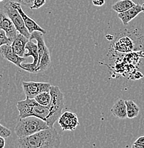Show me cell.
Instances as JSON below:
<instances>
[{
    "label": "cell",
    "mask_w": 144,
    "mask_h": 148,
    "mask_svg": "<svg viewBox=\"0 0 144 148\" xmlns=\"http://www.w3.org/2000/svg\"><path fill=\"white\" fill-rule=\"evenodd\" d=\"M17 107L19 113V118L34 116L46 122L50 113L47 107L40 105L34 98H29L27 97L24 101H18Z\"/></svg>",
    "instance_id": "cell-3"
},
{
    "label": "cell",
    "mask_w": 144,
    "mask_h": 148,
    "mask_svg": "<svg viewBox=\"0 0 144 148\" xmlns=\"http://www.w3.org/2000/svg\"><path fill=\"white\" fill-rule=\"evenodd\" d=\"M141 12H142L141 5L139 4H136V5L131 7V9L118 14V17L121 20L123 25L127 26L130 21L135 18Z\"/></svg>",
    "instance_id": "cell-14"
},
{
    "label": "cell",
    "mask_w": 144,
    "mask_h": 148,
    "mask_svg": "<svg viewBox=\"0 0 144 148\" xmlns=\"http://www.w3.org/2000/svg\"><path fill=\"white\" fill-rule=\"evenodd\" d=\"M21 85L26 97L29 98H34L42 92L50 91L52 86L49 83L34 81H22Z\"/></svg>",
    "instance_id": "cell-6"
},
{
    "label": "cell",
    "mask_w": 144,
    "mask_h": 148,
    "mask_svg": "<svg viewBox=\"0 0 144 148\" xmlns=\"http://www.w3.org/2000/svg\"><path fill=\"white\" fill-rule=\"evenodd\" d=\"M125 103H126V106L127 118L129 119H133V118L137 117L140 112V108L137 106V104L131 100L125 101Z\"/></svg>",
    "instance_id": "cell-18"
},
{
    "label": "cell",
    "mask_w": 144,
    "mask_h": 148,
    "mask_svg": "<svg viewBox=\"0 0 144 148\" xmlns=\"http://www.w3.org/2000/svg\"><path fill=\"white\" fill-rule=\"evenodd\" d=\"M4 1V0H0V2H1V1Z\"/></svg>",
    "instance_id": "cell-28"
},
{
    "label": "cell",
    "mask_w": 144,
    "mask_h": 148,
    "mask_svg": "<svg viewBox=\"0 0 144 148\" xmlns=\"http://www.w3.org/2000/svg\"><path fill=\"white\" fill-rule=\"evenodd\" d=\"M61 138L54 127L40 130L30 136L18 138L17 147L19 148H59Z\"/></svg>",
    "instance_id": "cell-1"
},
{
    "label": "cell",
    "mask_w": 144,
    "mask_h": 148,
    "mask_svg": "<svg viewBox=\"0 0 144 148\" xmlns=\"http://www.w3.org/2000/svg\"><path fill=\"white\" fill-rule=\"evenodd\" d=\"M26 50L28 51V53H24V57L27 58L28 56H32L34 58L33 63L32 64H24L23 63V70H25L29 73H33L34 71V69H36V66L39 61V53H38V46L37 44L34 43L32 40H29L26 44Z\"/></svg>",
    "instance_id": "cell-8"
},
{
    "label": "cell",
    "mask_w": 144,
    "mask_h": 148,
    "mask_svg": "<svg viewBox=\"0 0 144 148\" xmlns=\"http://www.w3.org/2000/svg\"><path fill=\"white\" fill-rule=\"evenodd\" d=\"M92 4L96 7H101L105 4V0H91Z\"/></svg>",
    "instance_id": "cell-25"
},
{
    "label": "cell",
    "mask_w": 144,
    "mask_h": 148,
    "mask_svg": "<svg viewBox=\"0 0 144 148\" xmlns=\"http://www.w3.org/2000/svg\"><path fill=\"white\" fill-rule=\"evenodd\" d=\"M50 93L52 95L50 105L48 107L50 113L46 120L49 127H53L54 125L59 119L64 108V97L59 87L56 86H51Z\"/></svg>",
    "instance_id": "cell-4"
},
{
    "label": "cell",
    "mask_w": 144,
    "mask_h": 148,
    "mask_svg": "<svg viewBox=\"0 0 144 148\" xmlns=\"http://www.w3.org/2000/svg\"><path fill=\"white\" fill-rule=\"evenodd\" d=\"M29 41V38L18 32L17 35L11 44L14 52L19 56L24 57L26 51V44Z\"/></svg>",
    "instance_id": "cell-13"
},
{
    "label": "cell",
    "mask_w": 144,
    "mask_h": 148,
    "mask_svg": "<svg viewBox=\"0 0 144 148\" xmlns=\"http://www.w3.org/2000/svg\"><path fill=\"white\" fill-rule=\"evenodd\" d=\"M5 147V139L4 137L0 136V148H4Z\"/></svg>",
    "instance_id": "cell-26"
},
{
    "label": "cell",
    "mask_w": 144,
    "mask_h": 148,
    "mask_svg": "<svg viewBox=\"0 0 144 148\" xmlns=\"http://www.w3.org/2000/svg\"><path fill=\"white\" fill-rule=\"evenodd\" d=\"M11 130L7 128V127H4V125L0 123V136L4 137V138H8L11 135Z\"/></svg>",
    "instance_id": "cell-21"
},
{
    "label": "cell",
    "mask_w": 144,
    "mask_h": 148,
    "mask_svg": "<svg viewBox=\"0 0 144 148\" xmlns=\"http://www.w3.org/2000/svg\"><path fill=\"white\" fill-rule=\"evenodd\" d=\"M0 55L7 60L9 62L12 63L20 69H23L22 64L25 61V57H21L14 52L12 46L9 44H4L0 47Z\"/></svg>",
    "instance_id": "cell-9"
},
{
    "label": "cell",
    "mask_w": 144,
    "mask_h": 148,
    "mask_svg": "<svg viewBox=\"0 0 144 148\" xmlns=\"http://www.w3.org/2000/svg\"><path fill=\"white\" fill-rule=\"evenodd\" d=\"M113 49L117 52L126 53L134 50L135 42L131 36L127 35H121L113 43Z\"/></svg>",
    "instance_id": "cell-11"
},
{
    "label": "cell",
    "mask_w": 144,
    "mask_h": 148,
    "mask_svg": "<svg viewBox=\"0 0 144 148\" xmlns=\"http://www.w3.org/2000/svg\"><path fill=\"white\" fill-rule=\"evenodd\" d=\"M34 99L40 105L48 108L50 105L52 95H51L50 91H44L37 95L34 98Z\"/></svg>",
    "instance_id": "cell-19"
},
{
    "label": "cell",
    "mask_w": 144,
    "mask_h": 148,
    "mask_svg": "<svg viewBox=\"0 0 144 148\" xmlns=\"http://www.w3.org/2000/svg\"><path fill=\"white\" fill-rule=\"evenodd\" d=\"M3 10L5 12L6 14L10 18V19L12 20L19 33L21 34L24 35V36H26L29 39L31 34L29 33V31L26 28L24 20L21 17V14H20L17 9L12 5L11 1H8V2L4 4Z\"/></svg>",
    "instance_id": "cell-5"
},
{
    "label": "cell",
    "mask_w": 144,
    "mask_h": 148,
    "mask_svg": "<svg viewBox=\"0 0 144 148\" xmlns=\"http://www.w3.org/2000/svg\"><path fill=\"white\" fill-rule=\"evenodd\" d=\"M133 148H144V135L139 137L132 145Z\"/></svg>",
    "instance_id": "cell-22"
},
{
    "label": "cell",
    "mask_w": 144,
    "mask_h": 148,
    "mask_svg": "<svg viewBox=\"0 0 144 148\" xmlns=\"http://www.w3.org/2000/svg\"><path fill=\"white\" fill-rule=\"evenodd\" d=\"M0 29L4 31L11 41H13L18 34V31L14 25L10 18L5 12H0Z\"/></svg>",
    "instance_id": "cell-12"
},
{
    "label": "cell",
    "mask_w": 144,
    "mask_h": 148,
    "mask_svg": "<svg viewBox=\"0 0 144 148\" xmlns=\"http://www.w3.org/2000/svg\"><path fill=\"white\" fill-rule=\"evenodd\" d=\"M141 11H142V12H143L144 13V3L141 5Z\"/></svg>",
    "instance_id": "cell-27"
},
{
    "label": "cell",
    "mask_w": 144,
    "mask_h": 148,
    "mask_svg": "<svg viewBox=\"0 0 144 148\" xmlns=\"http://www.w3.org/2000/svg\"><path fill=\"white\" fill-rule=\"evenodd\" d=\"M12 1H16V2L21 4V5L27 6L29 7H32L34 3V0H12Z\"/></svg>",
    "instance_id": "cell-24"
},
{
    "label": "cell",
    "mask_w": 144,
    "mask_h": 148,
    "mask_svg": "<svg viewBox=\"0 0 144 148\" xmlns=\"http://www.w3.org/2000/svg\"><path fill=\"white\" fill-rule=\"evenodd\" d=\"M58 123L63 131H74L79 125L76 114L70 111L61 113L58 119Z\"/></svg>",
    "instance_id": "cell-7"
},
{
    "label": "cell",
    "mask_w": 144,
    "mask_h": 148,
    "mask_svg": "<svg viewBox=\"0 0 144 148\" xmlns=\"http://www.w3.org/2000/svg\"><path fill=\"white\" fill-rule=\"evenodd\" d=\"M12 2V4L15 7L19 12V14H21V17H22L23 20H24V24H25V27L27 29V30L29 31V32L30 34H32V32H35V31H38V32H41L42 34H45L46 33V32L44 30L43 28H41L39 25L38 24L34 21V20L32 19V18L29 17V16L25 13V12L23 11L22 8H21V4L19 3L16 2V1H11Z\"/></svg>",
    "instance_id": "cell-10"
},
{
    "label": "cell",
    "mask_w": 144,
    "mask_h": 148,
    "mask_svg": "<svg viewBox=\"0 0 144 148\" xmlns=\"http://www.w3.org/2000/svg\"><path fill=\"white\" fill-rule=\"evenodd\" d=\"M46 3V0H34V3L32 7H30L32 9H36L41 8L44 6Z\"/></svg>",
    "instance_id": "cell-23"
},
{
    "label": "cell",
    "mask_w": 144,
    "mask_h": 148,
    "mask_svg": "<svg viewBox=\"0 0 144 148\" xmlns=\"http://www.w3.org/2000/svg\"><path fill=\"white\" fill-rule=\"evenodd\" d=\"M113 115L120 119H125L127 118L126 106L125 101L123 99H119L114 103L111 109Z\"/></svg>",
    "instance_id": "cell-15"
},
{
    "label": "cell",
    "mask_w": 144,
    "mask_h": 148,
    "mask_svg": "<svg viewBox=\"0 0 144 148\" xmlns=\"http://www.w3.org/2000/svg\"><path fill=\"white\" fill-rule=\"evenodd\" d=\"M136 4L132 0H120L113 4L112 9L119 14L131 9Z\"/></svg>",
    "instance_id": "cell-17"
},
{
    "label": "cell",
    "mask_w": 144,
    "mask_h": 148,
    "mask_svg": "<svg viewBox=\"0 0 144 148\" xmlns=\"http://www.w3.org/2000/svg\"><path fill=\"white\" fill-rule=\"evenodd\" d=\"M49 127L44 120L34 116L19 118L14 127V132L18 138L30 136L42 130Z\"/></svg>",
    "instance_id": "cell-2"
},
{
    "label": "cell",
    "mask_w": 144,
    "mask_h": 148,
    "mask_svg": "<svg viewBox=\"0 0 144 148\" xmlns=\"http://www.w3.org/2000/svg\"><path fill=\"white\" fill-rule=\"evenodd\" d=\"M4 44L11 45L12 44V41L9 39V38L7 37L5 32L3 30H1V29H0V47L1 46L4 45Z\"/></svg>",
    "instance_id": "cell-20"
},
{
    "label": "cell",
    "mask_w": 144,
    "mask_h": 148,
    "mask_svg": "<svg viewBox=\"0 0 144 148\" xmlns=\"http://www.w3.org/2000/svg\"><path fill=\"white\" fill-rule=\"evenodd\" d=\"M51 64V57H50V51H49V48H46L45 51H44V54L41 56L40 62L39 64L38 67L35 69L34 73H41V72L45 71L47 70L49 66Z\"/></svg>",
    "instance_id": "cell-16"
}]
</instances>
